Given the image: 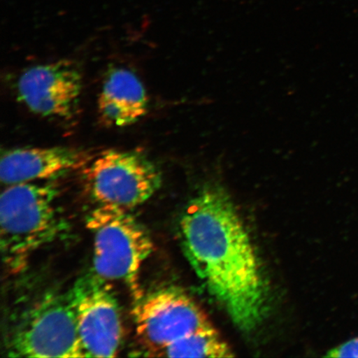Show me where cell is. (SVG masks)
Segmentation results:
<instances>
[{"label": "cell", "instance_id": "1", "mask_svg": "<svg viewBox=\"0 0 358 358\" xmlns=\"http://www.w3.org/2000/svg\"><path fill=\"white\" fill-rule=\"evenodd\" d=\"M180 241L208 293L245 332L265 319L268 288L256 250L225 190L207 186L187 206Z\"/></svg>", "mask_w": 358, "mask_h": 358}, {"label": "cell", "instance_id": "2", "mask_svg": "<svg viewBox=\"0 0 358 358\" xmlns=\"http://www.w3.org/2000/svg\"><path fill=\"white\" fill-rule=\"evenodd\" d=\"M58 198L59 189L53 180L17 183L3 192L1 254L8 271L16 274L24 270L35 252L69 230Z\"/></svg>", "mask_w": 358, "mask_h": 358}, {"label": "cell", "instance_id": "3", "mask_svg": "<svg viewBox=\"0 0 358 358\" xmlns=\"http://www.w3.org/2000/svg\"><path fill=\"white\" fill-rule=\"evenodd\" d=\"M87 227L94 240L96 274L122 282L134 302L144 296L141 268L154 248L149 231L128 209L110 205L94 208L87 217Z\"/></svg>", "mask_w": 358, "mask_h": 358}, {"label": "cell", "instance_id": "4", "mask_svg": "<svg viewBox=\"0 0 358 358\" xmlns=\"http://www.w3.org/2000/svg\"><path fill=\"white\" fill-rule=\"evenodd\" d=\"M7 352L15 357H87L67 293L45 294L27 308L8 334Z\"/></svg>", "mask_w": 358, "mask_h": 358}, {"label": "cell", "instance_id": "5", "mask_svg": "<svg viewBox=\"0 0 358 358\" xmlns=\"http://www.w3.org/2000/svg\"><path fill=\"white\" fill-rule=\"evenodd\" d=\"M84 186L98 205L124 209L149 200L162 185V173L140 150L102 152L83 168Z\"/></svg>", "mask_w": 358, "mask_h": 358}, {"label": "cell", "instance_id": "6", "mask_svg": "<svg viewBox=\"0 0 358 358\" xmlns=\"http://www.w3.org/2000/svg\"><path fill=\"white\" fill-rule=\"evenodd\" d=\"M132 315L138 343L147 357L187 336L214 328L194 299L174 287L144 294L134 302Z\"/></svg>", "mask_w": 358, "mask_h": 358}, {"label": "cell", "instance_id": "7", "mask_svg": "<svg viewBox=\"0 0 358 358\" xmlns=\"http://www.w3.org/2000/svg\"><path fill=\"white\" fill-rule=\"evenodd\" d=\"M87 357H114L122 346L119 303L108 280L95 272L80 277L67 293Z\"/></svg>", "mask_w": 358, "mask_h": 358}, {"label": "cell", "instance_id": "8", "mask_svg": "<svg viewBox=\"0 0 358 358\" xmlns=\"http://www.w3.org/2000/svg\"><path fill=\"white\" fill-rule=\"evenodd\" d=\"M83 76L73 62L62 60L38 65L20 76V100L43 117L71 120L78 110Z\"/></svg>", "mask_w": 358, "mask_h": 358}, {"label": "cell", "instance_id": "9", "mask_svg": "<svg viewBox=\"0 0 358 358\" xmlns=\"http://www.w3.org/2000/svg\"><path fill=\"white\" fill-rule=\"evenodd\" d=\"M92 160L87 152L70 147L20 148L2 154L3 185L55 180L84 168Z\"/></svg>", "mask_w": 358, "mask_h": 358}, {"label": "cell", "instance_id": "10", "mask_svg": "<svg viewBox=\"0 0 358 358\" xmlns=\"http://www.w3.org/2000/svg\"><path fill=\"white\" fill-rule=\"evenodd\" d=\"M148 96L141 80L124 69L111 70L98 99V113L109 127L131 125L146 114Z\"/></svg>", "mask_w": 358, "mask_h": 358}, {"label": "cell", "instance_id": "11", "mask_svg": "<svg viewBox=\"0 0 358 358\" xmlns=\"http://www.w3.org/2000/svg\"><path fill=\"white\" fill-rule=\"evenodd\" d=\"M231 348L215 328L200 331L161 349L155 357H231Z\"/></svg>", "mask_w": 358, "mask_h": 358}, {"label": "cell", "instance_id": "12", "mask_svg": "<svg viewBox=\"0 0 358 358\" xmlns=\"http://www.w3.org/2000/svg\"><path fill=\"white\" fill-rule=\"evenodd\" d=\"M325 357H358V337L331 349Z\"/></svg>", "mask_w": 358, "mask_h": 358}]
</instances>
